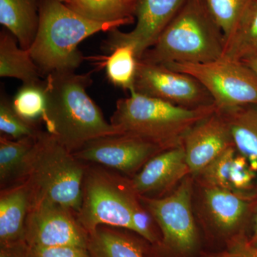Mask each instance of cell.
Returning a JSON list of instances; mask_svg holds the SVG:
<instances>
[{"instance_id":"obj_34","label":"cell","mask_w":257,"mask_h":257,"mask_svg":"<svg viewBox=\"0 0 257 257\" xmlns=\"http://www.w3.org/2000/svg\"><path fill=\"white\" fill-rule=\"evenodd\" d=\"M243 63L246 64L248 67H251V69L254 71L257 74V57L254 58L250 59L243 62Z\"/></svg>"},{"instance_id":"obj_22","label":"cell","mask_w":257,"mask_h":257,"mask_svg":"<svg viewBox=\"0 0 257 257\" xmlns=\"http://www.w3.org/2000/svg\"><path fill=\"white\" fill-rule=\"evenodd\" d=\"M90 257H144L141 246L127 236L98 228L88 235Z\"/></svg>"},{"instance_id":"obj_28","label":"cell","mask_w":257,"mask_h":257,"mask_svg":"<svg viewBox=\"0 0 257 257\" xmlns=\"http://www.w3.org/2000/svg\"><path fill=\"white\" fill-rule=\"evenodd\" d=\"M236 148L229 147L201 172L206 186L231 189L230 175L236 157Z\"/></svg>"},{"instance_id":"obj_31","label":"cell","mask_w":257,"mask_h":257,"mask_svg":"<svg viewBox=\"0 0 257 257\" xmlns=\"http://www.w3.org/2000/svg\"><path fill=\"white\" fill-rule=\"evenodd\" d=\"M30 257H90L87 248L79 247H29Z\"/></svg>"},{"instance_id":"obj_11","label":"cell","mask_w":257,"mask_h":257,"mask_svg":"<svg viewBox=\"0 0 257 257\" xmlns=\"http://www.w3.org/2000/svg\"><path fill=\"white\" fill-rule=\"evenodd\" d=\"M187 0H138L134 17L137 19L135 28L122 32L118 28L109 31L105 47L112 51L121 45L135 49L139 60L155 45L162 32L178 14Z\"/></svg>"},{"instance_id":"obj_19","label":"cell","mask_w":257,"mask_h":257,"mask_svg":"<svg viewBox=\"0 0 257 257\" xmlns=\"http://www.w3.org/2000/svg\"><path fill=\"white\" fill-rule=\"evenodd\" d=\"M223 113L229 123L235 148L247 160L251 169L257 170V106Z\"/></svg>"},{"instance_id":"obj_23","label":"cell","mask_w":257,"mask_h":257,"mask_svg":"<svg viewBox=\"0 0 257 257\" xmlns=\"http://www.w3.org/2000/svg\"><path fill=\"white\" fill-rule=\"evenodd\" d=\"M37 138H25L15 140L6 137L0 138L1 185L14 179H23L29 154L35 145Z\"/></svg>"},{"instance_id":"obj_17","label":"cell","mask_w":257,"mask_h":257,"mask_svg":"<svg viewBox=\"0 0 257 257\" xmlns=\"http://www.w3.org/2000/svg\"><path fill=\"white\" fill-rule=\"evenodd\" d=\"M41 71L32 58L28 50L19 45L16 37L8 31L0 34V77L22 81L24 84L45 82Z\"/></svg>"},{"instance_id":"obj_4","label":"cell","mask_w":257,"mask_h":257,"mask_svg":"<svg viewBox=\"0 0 257 257\" xmlns=\"http://www.w3.org/2000/svg\"><path fill=\"white\" fill-rule=\"evenodd\" d=\"M224 34L202 0H187L141 60L151 63H205L224 55Z\"/></svg>"},{"instance_id":"obj_29","label":"cell","mask_w":257,"mask_h":257,"mask_svg":"<svg viewBox=\"0 0 257 257\" xmlns=\"http://www.w3.org/2000/svg\"><path fill=\"white\" fill-rule=\"evenodd\" d=\"M248 161L242 155H236L230 175L231 189L241 192L248 189L254 179V174Z\"/></svg>"},{"instance_id":"obj_25","label":"cell","mask_w":257,"mask_h":257,"mask_svg":"<svg viewBox=\"0 0 257 257\" xmlns=\"http://www.w3.org/2000/svg\"><path fill=\"white\" fill-rule=\"evenodd\" d=\"M224 35L225 42L232 35L253 0H202Z\"/></svg>"},{"instance_id":"obj_33","label":"cell","mask_w":257,"mask_h":257,"mask_svg":"<svg viewBox=\"0 0 257 257\" xmlns=\"http://www.w3.org/2000/svg\"><path fill=\"white\" fill-rule=\"evenodd\" d=\"M0 257H30L28 245L22 241L0 246Z\"/></svg>"},{"instance_id":"obj_9","label":"cell","mask_w":257,"mask_h":257,"mask_svg":"<svg viewBox=\"0 0 257 257\" xmlns=\"http://www.w3.org/2000/svg\"><path fill=\"white\" fill-rule=\"evenodd\" d=\"M192 182L184 179L178 188L162 199L144 198L152 217L160 226L166 247L172 252L188 256L197 250L199 236L193 216Z\"/></svg>"},{"instance_id":"obj_8","label":"cell","mask_w":257,"mask_h":257,"mask_svg":"<svg viewBox=\"0 0 257 257\" xmlns=\"http://www.w3.org/2000/svg\"><path fill=\"white\" fill-rule=\"evenodd\" d=\"M74 214L57 203L32 197L25 224V242L31 248H87V233Z\"/></svg>"},{"instance_id":"obj_21","label":"cell","mask_w":257,"mask_h":257,"mask_svg":"<svg viewBox=\"0 0 257 257\" xmlns=\"http://www.w3.org/2000/svg\"><path fill=\"white\" fill-rule=\"evenodd\" d=\"M84 18L100 23L134 20L138 0H60Z\"/></svg>"},{"instance_id":"obj_32","label":"cell","mask_w":257,"mask_h":257,"mask_svg":"<svg viewBox=\"0 0 257 257\" xmlns=\"http://www.w3.org/2000/svg\"><path fill=\"white\" fill-rule=\"evenodd\" d=\"M151 214L138 205L134 212L133 222L134 231L143 236L150 242H155L156 240L152 230Z\"/></svg>"},{"instance_id":"obj_15","label":"cell","mask_w":257,"mask_h":257,"mask_svg":"<svg viewBox=\"0 0 257 257\" xmlns=\"http://www.w3.org/2000/svg\"><path fill=\"white\" fill-rule=\"evenodd\" d=\"M26 182L2 191L0 197V246L25 241V224L32 202Z\"/></svg>"},{"instance_id":"obj_3","label":"cell","mask_w":257,"mask_h":257,"mask_svg":"<svg viewBox=\"0 0 257 257\" xmlns=\"http://www.w3.org/2000/svg\"><path fill=\"white\" fill-rule=\"evenodd\" d=\"M216 110L214 104L184 107L133 90L116 101L110 123L121 134L143 139L165 151L182 146L189 130Z\"/></svg>"},{"instance_id":"obj_24","label":"cell","mask_w":257,"mask_h":257,"mask_svg":"<svg viewBox=\"0 0 257 257\" xmlns=\"http://www.w3.org/2000/svg\"><path fill=\"white\" fill-rule=\"evenodd\" d=\"M139 59L135 49L130 45H121L105 57L104 64L106 77L111 84L124 90L134 89Z\"/></svg>"},{"instance_id":"obj_35","label":"cell","mask_w":257,"mask_h":257,"mask_svg":"<svg viewBox=\"0 0 257 257\" xmlns=\"http://www.w3.org/2000/svg\"><path fill=\"white\" fill-rule=\"evenodd\" d=\"M250 241H251L253 244H254L255 246H257V215L256 219V224H255L254 232H253L252 238H251V239L250 240Z\"/></svg>"},{"instance_id":"obj_10","label":"cell","mask_w":257,"mask_h":257,"mask_svg":"<svg viewBox=\"0 0 257 257\" xmlns=\"http://www.w3.org/2000/svg\"><path fill=\"white\" fill-rule=\"evenodd\" d=\"M133 90L184 107L197 108L214 104L207 89L192 76L163 64L141 60L138 61Z\"/></svg>"},{"instance_id":"obj_30","label":"cell","mask_w":257,"mask_h":257,"mask_svg":"<svg viewBox=\"0 0 257 257\" xmlns=\"http://www.w3.org/2000/svg\"><path fill=\"white\" fill-rule=\"evenodd\" d=\"M209 257H257V246L241 236H236L229 241L224 251Z\"/></svg>"},{"instance_id":"obj_26","label":"cell","mask_w":257,"mask_h":257,"mask_svg":"<svg viewBox=\"0 0 257 257\" xmlns=\"http://www.w3.org/2000/svg\"><path fill=\"white\" fill-rule=\"evenodd\" d=\"M13 108L19 115L35 122L43 116L46 106L45 82L38 84H24L12 101Z\"/></svg>"},{"instance_id":"obj_6","label":"cell","mask_w":257,"mask_h":257,"mask_svg":"<svg viewBox=\"0 0 257 257\" xmlns=\"http://www.w3.org/2000/svg\"><path fill=\"white\" fill-rule=\"evenodd\" d=\"M165 66L197 79L209 93L219 111L257 106V74L243 62L221 57L205 63Z\"/></svg>"},{"instance_id":"obj_13","label":"cell","mask_w":257,"mask_h":257,"mask_svg":"<svg viewBox=\"0 0 257 257\" xmlns=\"http://www.w3.org/2000/svg\"><path fill=\"white\" fill-rule=\"evenodd\" d=\"M233 145L227 119L217 109L193 126L184 138L182 146L189 173L201 174L213 160Z\"/></svg>"},{"instance_id":"obj_2","label":"cell","mask_w":257,"mask_h":257,"mask_svg":"<svg viewBox=\"0 0 257 257\" xmlns=\"http://www.w3.org/2000/svg\"><path fill=\"white\" fill-rule=\"evenodd\" d=\"M39 17L36 37L28 50L42 74L46 76L54 72H75L84 59L78 49L83 40L134 22L94 21L69 9L60 0H41Z\"/></svg>"},{"instance_id":"obj_20","label":"cell","mask_w":257,"mask_h":257,"mask_svg":"<svg viewBox=\"0 0 257 257\" xmlns=\"http://www.w3.org/2000/svg\"><path fill=\"white\" fill-rule=\"evenodd\" d=\"M257 57V0H253L232 35L225 42L222 57L243 62Z\"/></svg>"},{"instance_id":"obj_14","label":"cell","mask_w":257,"mask_h":257,"mask_svg":"<svg viewBox=\"0 0 257 257\" xmlns=\"http://www.w3.org/2000/svg\"><path fill=\"white\" fill-rule=\"evenodd\" d=\"M189 173L183 146L165 150L145 164L130 182L133 192L140 196L164 191Z\"/></svg>"},{"instance_id":"obj_12","label":"cell","mask_w":257,"mask_h":257,"mask_svg":"<svg viewBox=\"0 0 257 257\" xmlns=\"http://www.w3.org/2000/svg\"><path fill=\"white\" fill-rule=\"evenodd\" d=\"M162 151L155 144L138 137L117 134L93 140L73 155L80 161L133 174Z\"/></svg>"},{"instance_id":"obj_27","label":"cell","mask_w":257,"mask_h":257,"mask_svg":"<svg viewBox=\"0 0 257 257\" xmlns=\"http://www.w3.org/2000/svg\"><path fill=\"white\" fill-rule=\"evenodd\" d=\"M0 131L15 139L37 138L41 132L34 122L24 119L15 111L12 101L2 96L0 101Z\"/></svg>"},{"instance_id":"obj_7","label":"cell","mask_w":257,"mask_h":257,"mask_svg":"<svg viewBox=\"0 0 257 257\" xmlns=\"http://www.w3.org/2000/svg\"><path fill=\"white\" fill-rule=\"evenodd\" d=\"M133 194L131 187L126 189L109 174L87 170L77 220L88 235L101 225L134 231L133 214L139 204Z\"/></svg>"},{"instance_id":"obj_5","label":"cell","mask_w":257,"mask_h":257,"mask_svg":"<svg viewBox=\"0 0 257 257\" xmlns=\"http://www.w3.org/2000/svg\"><path fill=\"white\" fill-rule=\"evenodd\" d=\"M86 172L72 152L47 132H41L29 154L22 180L30 186L32 197L57 203L77 214Z\"/></svg>"},{"instance_id":"obj_1","label":"cell","mask_w":257,"mask_h":257,"mask_svg":"<svg viewBox=\"0 0 257 257\" xmlns=\"http://www.w3.org/2000/svg\"><path fill=\"white\" fill-rule=\"evenodd\" d=\"M89 74L54 72L45 79L46 106L42 119L47 133L74 153L95 139L121 134L104 119L87 92Z\"/></svg>"},{"instance_id":"obj_18","label":"cell","mask_w":257,"mask_h":257,"mask_svg":"<svg viewBox=\"0 0 257 257\" xmlns=\"http://www.w3.org/2000/svg\"><path fill=\"white\" fill-rule=\"evenodd\" d=\"M39 18L36 0H0V23L24 50H29L35 40Z\"/></svg>"},{"instance_id":"obj_16","label":"cell","mask_w":257,"mask_h":257,"mask_svg":"<svg viewBox=\"0 0 257 257\" xmlns=\"http://www.w3.org/2000/svg\"><path fill=\"white\" fill-rule=\"evenodd\" d=\"M204 204L216 227L226 234H233L241 226L248 208L241 192L209 186L204 189Z\"/></svg>"}]
</instances>
